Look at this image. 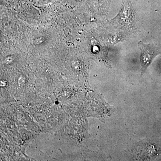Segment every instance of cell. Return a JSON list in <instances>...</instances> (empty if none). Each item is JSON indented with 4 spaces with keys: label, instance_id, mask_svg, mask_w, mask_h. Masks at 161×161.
<instances>
[{
    "label": "cell",
    "instance_id": "7a4b0ae2",
    "mask_svg": "<svg viewBox=\"0 0 161 161\" xmlns=\"http://www.w3.org/2000/svg\"><path fill=\"white\" fill-rule=\"evenodd\" d=\"M138 46L140 51V62L142 66V74L146 72L147 67L150 65L153 58L159 52L153 44H146L142 41H140Z\"/></svg>",
    "mask_w": 161,
    "mask_h": 161
},
{
    "label": "cell",
    "instance_id": "3957f363",
    "mask_svg": "<svg viewBox=\"0 0 161 161\" xmlns=\"http://www.w3.org/2000/svg\"><path fill=\"white\" fill-rule=\"evenodd\" d=\"M122 36L120 34H119L118 33L113 34L109 35V43H116L120 41L122 38Z\"/></svg>",
    "mask_w": 161,
    "mask_h": 161
},
{
    "label": "cell",
    "instance_id": "6da1fadb",
    "mask_svg": "<svg viewBox=\"0 0 161 161\" xmlns=\"http://www.w3.org/2000/svg\"><path fill=\"white\" fill-rule=\"evenodd\" d=\"M137 21V16L130 0H122L119 12L111 20L114 25L127 30L134 29Z\"/></svg>",
    "mask_w": 161,
    "mask_h": 161
}]
</instances>
